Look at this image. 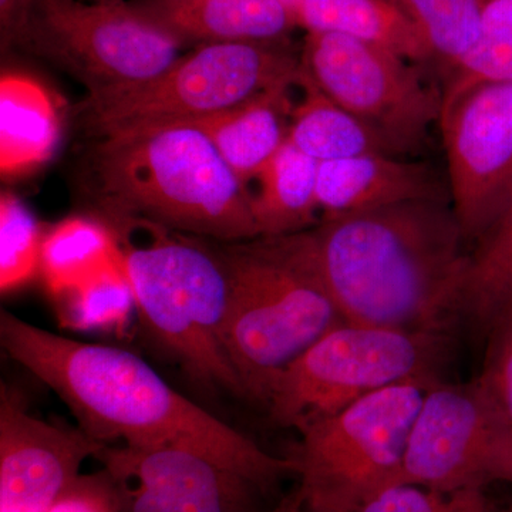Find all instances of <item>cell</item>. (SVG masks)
I'll return each instance as SVG.
<instances>
[{
    "instance_id": "cell-30",
    "label": "cell",
    "mask_w": 512,
    "mask_h": 512,
    "mask_svg": "<svg viewBox=\"0 0 512 512\" xmlns=\"http://www.w3.org/2000/svg\"><path fill=\"white\" fill-rule=\"evenodd\" d=\"M47 512H121L120 490L104 468L80 474Z\"/></svg>"
},
{
    "instance_id": "cell-32",
    "label": "cell",
    "mask_w": 512,
    "mask_h": 512,
    "mask_svg": "<svg viewBox=\"0 0 512 512\" xmlns=\"http://www.w3.org/2000/svg\"><path fill=\"white\" fill-rule=\"evenodd\" d=\"M269 512H305V497L301 487L295 488L292 493L286 494L281 498Z\"/></svg>"
},
{
    "instance_id": "cell-35",
    "label": "cell",
    "mask_w": 512,
    "mask_h": 512,
    "mask_svg": "<svg viewBox=\"0 0 512 512\" xmlns=\"http://www.w3.org/2000/svg\"><path fill=\"white\" fill-rule=\"evenodd\" d=\"M305 512H308V511L305 510Z\"/></svg>"
},
{
    "instance_id": "cell-12",
    "label": "cell",
    "mask_w": 512,
    "mask_h": 512,
    "mask_svg": "<svg viewBox=\"0 0 512 512\" xmlns=\"http://www.w3.org/2000/svg\"><path fill=\"white\" fill-rule=\"evenodd\" d=\"M439 126L451 204L474 244L512 188V82L481 84L444 104Z\"/></svg>"
},
{
    "instance_id": "cell-20",
    "label": "cell",
    "mask_w": 512,
    "mask_h": 512,
    "mask_svg": "<svg viewBox=\"0 0 512 512\" xmlns=\"http://www.w3.org/2000/svg\"><path fill=\"white\" fill-rule=\"evenodd\" d=\"M302 99L292 110L288 141L318 163L366 154L399 156L375 128L326 96L305 70L298 82Z\"/></svg>"
},
{
    "instance_id": "cell-6",
    "label": "cell",
    "mask_w": 512,
    "mask_h": 512,
    "mask_svg": "<svg viewBox=\"0 0 512 512\" xmlns=\"http://www.w3.org/2000/svg\"><path fill=\"white\" fill-rule=\"evenodd\" d=\"M301 72L302 53L288 39L202 45L146 82L87 93L74 113L80 130L94 140L128 128L202 119L298 84Z\"/></svg>"
},
{
    "instance_id": "cell-34",
    "label": "cell",
    "mask_w": 512,
    "mask_h": 512,
    "mask_svg": "<svg viewBox=\"0 0 512 512\" xmlns=\"http://www.w3.org/2000/svg\"><path fill=\"white\" fill-rule=\"evenodd\" d=\"M507 512H512V510L511 511H507Z\"/></svg>"
},
{
    "instance_id": "cell-22",
    "label": "cell",
    "mask_w": 512,
    "mask_h": 512,
    "mask_svg": "<svg viewBox=\"0 0 512 512\" xmlns=\"http://www.w3.org/2000/svg\"><path fill=\"white\" fill-rule=\"evenodd\" d=\"M121 258L113 229L89 220L67 218L43 238L40 275L53 299L74 291Z\"/></svg>"
},
{
    "instance_id": "cell-25",
    "label": "cell",
    "mask_w": 512,
    "mask_h": 512,
    "mask_svg": "<svg viewBox=\"0 0 512 512\" xmlns=\"http://www.w3.org/2000/svg\"><path fill=\"white\" fill-rule=\"evenodd\" d=\"M419 30L431 63L446 76L480 35L484 0H394Z\"/></svg>"
},
{
    "instance_id": "cell-16",
    "label": "cell",
    "mask_w": 512,
    "mask_h": 512,
    "mask_svg": "<svg viewBox=\"0 0 512 512\" xmlns=\"http://www.w3.org/2000/svg\"><path fill=\"white\" fill-rule=\"evenodd\" d=\"M134 8L185 47L214 43L276 42L298 28L279 0H130Z\"/></svg>"
},
{
    "instance_id": "cell-17",
    "label": "cell",
    "mask_w": 512,
    "mask_h": 512,
    "mask_svg": "<svg viewBox=\"0 0 512 512\" xmlns=\"http://www.w3.org/2000/svg\"><path fill=\"white\" fill-rule=\"evenodd\" d=\"M281 86L220 113L187 121L207 134L244 184L255 180L288 140L295 103Z\"/></svg>"
},
{
    "instance_id": "cell-26",
    "label": "cell",
    "mask_w": 512,
    "mask_h": 512,
    "mask_svg": "<svg viewBox=\"0 0 512 512\" xmlns=\"http://www.w3.org/2000/svg\"><path fill=\"white\" fill-rule=\"evenodd\" d=\"M55 301L60 325L82 332H120L136 311L123 258Z\"/></svg>"
},
{
    "instance_id": "cell-18",
    "label": "cell",
    "mask_w": 512,
    "mask_h": 512,
    "mask_svg": "<svg viewBox=\"0 0 512 512\" xmlns=\"http://www.w3.org/2000/svg\"><path fill=\"white\" fill-rule=\"evenodd\" d=\"M60 138L52 94L32 77L5 73L0 82V167L3 175L28 173L49 160Z\"/></svg>"
},
{
    "instance_id": "cell-2",
    "label": "cell",
    "mask_w": 512,
    "mask_h": 512,
    "mask_svg": "<svg viewBox=\"0 0 512 512\" xmlns=\"http://www.w3.org/2000/svg\"><path fill=\"white\" fill-rule=\"evenodd\" d=\"M301 237L345 322L450 335L463 319L470 252L451 202L320 220Z\"/></svg>"
},
{
    "instance_id": "cell-31",
    "label": "cell",
    "mask_w": 512,
    "mask_h": 512,
    "mask_svg": "<svg viewBox=\"0 0 512 512\" xmlns=\"http://www.w3.org/2000/svg\"><path fill=\"white\" fill-rule=\"evenodd\" d=\"M35 0H0V46L2 53L18 47L28 26Z\"/></svg>"
},
{
    "instance_id": "cell-14",
    "label": "cell",
    "mask_w": 512,
    "mask_h": 512,
    "mask_svg": "<svg viewBox=\"0 0 512 512\" xmlns=\"http://www.w3.org/2000/svg\"><path fill=\"white\" fill-rule=\"evenodd\" d=\"M107 444L80 427L40 420L23 397L0 389V512H47Z\"/></svg>"
},
{
    "instance_id": "cell-13",
    "label": "cell",
    "mask_w": 512,
    "mask_h": 512,
    "mask_svg": "<svg viewBox=\"0 0 512 512\" xmlns=\"http://www.w3.org/2000/svg\"><path fill=\"white\" fill-rule=\"evenodd\" d=\"M94 458L116 481L121 512H259L271 494L184 448L107 444Z\"/></svg>"
},
{
    "instance_id": "cell-9",
    "label": "cell",
    "mask_w": 512,
    "mask_h": 512,
    "mask_svg": "<svg viewBox=\"0 0 512 512\" xmlns=\"http://www.w3.org/2000/svg\"><path fill=\"white\" fill-rule=\"evenodd\" d=\"M16 49L56 64L93 93L153 79L185 46L130 0H35Z\"/></svg>"
},
{
    "instance_id": "cell-21",
    "label": "cell",
    "mask_w": 512,
    "mask_h": 512,
    "mask_svg": "<svg viewBox=\"0 0 512 512\" xmlns=\"http://www.w3.org/2000/svg\"><path fill=\"white\" fill-rule=\"evenodd\" d=\"M319 163L288 140L255 178L252 211L259 237L299 234L318 225Z\"/></svg>"
},
{
    "instance_id": "cell-29",
    "label": "cell",
    "mask_w": 512,
    "mask_h": 512,
    "mask_svg": "<svg viewBox=\"0 0 512 512\" xmlns=\"http://www.w3.org/2000/svg\"><path fill=\"white\" fill-rule=\"evenodd\" d=\"M485 333L487 350L477 380L512 421V305L495 316Z\"/></svg>"
},
{
    "instance_id": "cell-27",
    "label": "cell",
    "mask_w": 512,
    "mask_h": 512,
    "mask_svg": "<svg viewBox=\"0 0 512 512\" xmlns=\"http://www.w3.org/2000/svg\"><path fill=\"white\" fill-rule=\"evenodd\" d=\"M45 235L29 208L12 192L0 198V289L15 291L40 274Z\"/></svg>"
},
{
    "instance_id": "cell-28",
    "label": "cell",
    "mask_w": 512,
    "mask_h": 512,
    "mask_svg": "<svg viewBox=\"0 0 512 512\" xmlns=\"http://www.w3.org/2000/svg\"><path fill=\"white\" fill-rule=\"evenodd\" d=\"M355 512H495L485 490L443 491L400 483L373 495Z\"/></svg>"
},
{
    "instance_id": "cell-4",
    "label": "cell",
    "mask_w": 512,
    "mask_h": 512,
    "mask_svg": "<svg viewBox=\"0 0 512 512\" xmlns=\"http://www.w3.org/2000/svg\"><path fill=\"white\" fill-rule=\"evenodd\" d=\"M217 248L228 276L222 343L245 396L264 404L272 380L345 320L301 232Z\"/></svg>"
},
{
    "instance_id": "cell-10",
    "label": "cell",
    "mask_w": 512,
    "mask_h": 512,
    "mask_svg": "<svg viewBox=\"0 0 512 512\" xmlns=\"http://www.w3.org/2000/svg\"><path fill=\"white\" fill-rule=\"evenodd\" d=\"M302 67L326 96L390 141L397 153L420 150L440 124L443 93L417 64L389 50L339 35L306 33Z\"/></svg>"
},
{
    "instance_id": "cell-1",
    "label": "cell",
    "mask_w": 512,
    "mask_h": 512,
    "mask_svg": "<svg viewBox=\"0 0 512 512\" xmlns=\"http://www.w3.org/2000/svg\"><path fill=\"white\" fill-rule=\"evenodd\" d=\"M0 339L13 360L53 390L77 427L103 444L195 451L271 493L289 474L279 458L174 390L127 350L84 343L0 312Z\"/></svg>"
},
{
    "instance_id": "cell-19",
    "label": "cell",
    "mask_w": 512,
    "mask_h": 512,
    "mask_svg": "<svg viewBox=\"0 0 512 512\" xmlns=\"http://www.w3.org/2000/svg\"><path fill=\"white\" fill-rule=\"evenodd\" d=\"M298 28L339 33L389 50L413 64L431 63L419 30L394 0H305Z\"/></svg>"
},
{
    "instance_id": "cell-7",
    "label": "cell",
    "mask_w": 512,
    "mask_h": 512,
    "mask_svg": "<svg viewBox=\"0 0 512 512\" xmlns=\"http://www.w3.org/2000/svg\"><path fill=\"white\" fill-rule=\"evenodd\" d=\"M448 333L342 323L269 384L264 404L278 426L301 431L393 384L440 380Z\"/></svg>"
},
{
    "instance_id": "cell-33",
    "label": "cell",
    "mask_w": 512,
    "mask_h": 512,
    "mask_svg": "<svg viewBox=\"0 0 512 512\" xmlns=\"http://www.w3.org/2000/svg\"><path fill=\"white\" fill-rule=\"evenodd\" d=\"M279 2L284 3L286 8L291 10V12H293V15L296 16V10L301 8V5L303 2H305V0H279Z\"/></svg>"
},
{
    "instance_id": "cell-3",
    "label": "cell",
    "mask_w": 512,
    "mask_h": 512,
    "mask_svg": "<svg viewBox=\"0 0 512 512\" xmlns=\"http://www.w3.org/2000/svg\"><path fill=\"white\" fill-rule=\"evenodd\" d=\"M83 184L111 220L147 221L224 244L259 237L248 185L187 121L94 138Z\"/></svg>"
},
{
    "instance_id": "cell-23",
    "label": "cell",
    "mask_w": 512,
    "mask_h": 512,
    "mask_svg": "<svg viewBox=\"0 0 512 512\" xmlns=\"http://www.w3.org/2000/svg\"><path fill=\"white\" fill-rule=\"evenodd\" d=\"M512 305V188L493 224L468 256L463 286V319L487 330Z\"/></svg>"
},
{
    "instance_id": "cell-11",
    "label": "cell",
    "mask_w": 512,
    "mask_h": 512,
    "mask_svg": "<svg viewBox=\"0 0 512 512\" xmlns=\"http://www.w3.org/2000/svg\"><path fill=\"white\" fill-rule=\"evenodd\" d=\"M512 484V421L473 382L427 390L404 457L402 483L436 490Z\"/></svg>"
},
{
    "instance_id": "cell-15",
    "label": "cell",
    "mask_w": 512,
    "mask_h": 512,
    "mask_svg": "<svg viewBox=\"0 0 512 512\" xmlns=\"http://www.w3.org/2000/svg\"><path fill=\"white\" fill-rule=\"evenodd\" d=\"M423 200L451 202L450 185L430 164L390 154L319 163L320 220Z\"/></svg>"
},
{
    "instance_id": "cell-5",
    "label": "cell",
    "mask_w": 512,
    "mask_h": 512,
    "mask_svg": "<svg viewBox=\"0 0 512 512\" xmlns=\"http://www.w3.org/2000/svg\"><path fill=\"white\" fill-rule=\"evenodd\" d=\"M133 221L143 239L126 229L121 235L113 232L140 319L192 379L245 396L222 343L228 276L218 248L151 222Z\"/></svg>"
},
{
    "instance_id": "cell-8",
    "label": "cell",
    "mask_w": 512,
    "mask_h": 512,
    "mask_svg": "<svg viewBox=\"0 0 512 512\" xmlns=\"http://www.w3.org/2000/svg\"><path fill=\"white\" fill-rule=\"evenodd\" d=\"M440 380L393 384L299 431L291 457L308 512H355L402 483L404 457L427 390Z\"/></svg>"
},
{
    "instance_id": "cell-24",
    "label": "cell",
    "mask_w": 512,
    "mask_h": 512,
    "mask_svg": "<svg viewBox=\"0 0 512 512\" xmlns=\"http://www.w3.org/2000/svg\"><path fill=\"white\" fill-rule=\"evenodd\" d=\"M512 82V0H484L480 35L444 76L443 106L473 87Z\"/></svg>"
}]
</instances>
